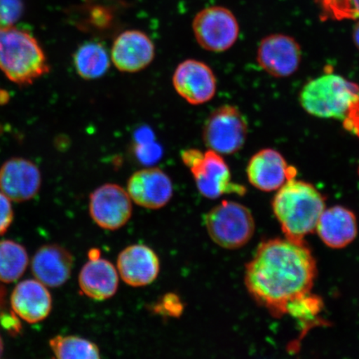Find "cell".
<instances>
[{
  "mask_svg": "<svg viewBox=\"0 0 359 359\" xmlns=\"http://www.w3.org/2000/svg\"><path fill=\"white\" fill-rule=\"evenodd\" d=\"M316 260L305 242L288 239L262 242L245 267L247 290L273 317L286 316L288 305L311 293Z\"/></svg>",
  "mask_w": 359,
  "mask_h": 359,
  "instance_id": "6da1fadb",
  "label": "cell"
},
{
  "mask_svg": "<svg viewBox=\"0 0 359 359\" xmlns=\"http://www.w3.org/2000/svg\"><path fill=\"white\" fill-rule=\"evenodd\" d=\"M299 102L309 114L343 121L349 131L359 133V86L342 76L327 74L309 81Z\"/></svg>",
  "mask_w": 359,
  "mask_h": 359,
  "instance_id": "7a4b0ae2",
  "label": "cell"
},
{
  "mask_svg": "<svg viewBox=\"0 0 359 359\" xmlns=\"http://www.w3.org/2000/svg\"><path fill=\"white\" fill-rule=\"evenodd\" d=\"M272 208L286 239L303 243L305 236L316 231L326 205L325 197L312 184L294 178L280 188Z\"/></svg>",
  "mask_w": 359,
  "mask_h": 359,
  "instance_id": "3957f363",
  "label": "cell"
},
{
  "mask_svg": "<svg viewBox=\"0 0 359 359\" xmlns=\"http://www.w3.org/2000/svg\"><path fill=\"white\" fill-rule=\"evenodd\" d=\"M0 70L20 86L34 83L50 71L38 40L15 26L0 27Z\"/></svg>",
  "mask_w": 359,
  "mask_h": 359,
  "instance_id": "277c9868",
  "label": "cell"
},
{
  "mask_svg": "<svg viewBox=\"0 0 359 359\" xmlns=\"http://www.w3.org/2000/svg\"><path fill=\"white\" fill-rule=\"evenodd\" d=\"M181 158L190 170L197 189L205 198L215 200L226 194H245L244 186L232 182L230 168L217 151L189 148L181 152Z\"/></svg>",
  "mask_w": 359,
  "mask_h": 359,
  "instance_id": "5b68a950",
  "label": "cell"
},
{
  "mask_svg": "<svg viewBox=\"0 0 359 359\" xmlns=\"http://www.w3.org/2000/svg\"><path fill=\"white\" fill-rule=\"evenodd\" d=\"M204 222L210 239L226 250L245 245L255 230L252 213L235 201H223L205 214Z\"/></svg>",
  "mask_w": 359,
  "mask_h": 359,
  "instance_id": "8992f818",
  "label": "cell"
},
{
  "mask_svg": "<svg viewBox=\"0 0 359 359\" xmlns=\"http://www.w3.org/2000/svg\"><path fill=\"white\" fill-rule=\"evenodd\" d=\"M248 123L236 107L223 105L206 119L202 138L208 149L221 155H231L245 145Z\"/></svg>",
  "mask_w": 359,
  "mask_h": 359,
  "instance_id": "52a82bcc",
  "label": "cell"
},
{
  "mask_svg": "<svg viewBox=\"0 0 359 359\" xmlns=\"http://www.w3.org/2000/svg\"><path fill=\"white\" fill-rule=\"evenodd\" d=\"M192 29L200 46L215 53L230 49L240 33L236 16L222 6L205 8L197 13L192 22Z\"/></svg>",
  "mask_w": 359,
  "mask_h": 359,
  "instance_id": "ba28073f",
  "label": "cell"
},
{
  "mask_svg": "<svg viewBox=\"0 0 359 359\" xmlns=\"http://www.w3.org/2000/svg\"><path fill=\"white\" fill-rule=\"evenodd\" d=\"M132 201L124 188L107 183L90 195L89 213L98 226L104 230H118L132 217Z\"/></svg>",
  "mask_w": 359,
  "mask_h": 359,
  "instance_id": "9c48e42d",
  "label": "cell"
},
{
  "mask_svg": "<svg viewBox=\"0 0 359 359\" xmlns=\"http://www.w3.org/2000/svg\"><path fill=\"white\" fill-rule=\"evenodd\" d=\"M172 84L184 100L191 105L204 104L217 93V82L214 72L205 62L187 60L175 69Z\"/></svg>",
  "mask_w": 359,
  "mask_h": 359,
  "instance_id": "30bf717a",
  "label": "cell"
},
{
  "mask_svg": "<svg viewBox=\"0 0 359 359\" xmlns=\"http://www.w3.org/2000/svg\"><path fill=\"white\" fill-rule=\"evenodd\" d=\"M299 44L290 36L277 34L267 36L260 42L257 62L262 69L276 78L294 74L302 62Z\"/></svg>",
  "mask_w": 359,
  "mask_h": 359,
  "instance_id": "8fae6325",
  "label": "cell"
},
{
  "mask_svg": "<svg viewBox=\"0 0 359 359\" xmlns=\"http://www.w3.org/2000/svg\"><path fill=\"white\" fill-rule=\"evenodd\" d=\"M127 191L134 203L149 210L167 205L173 196L172 179L158 168L137 170L129 177Z\"/></svg>",
  "mask_w": 359,
  "mask_h": 359,
  "instance_id": "7c38bea8",
  "label": "cell"
},
{
  "mask_svg": "<svg viewBox=\"0 0 359 359\" xmlns=\"http://www.w3.org/2000/svg\"><path fill=\"white\" fill-rule=\"evenodd\" d=\"M155 45L140 30H126L112 43L110 57L116 69L134 74L145 69L154 60Z\"/></svg>",
  "mask_w": 359,
  "mask_h": 359,
  "instance_id": "4fadbf2b",
  "label": "cell"
},
{
  "mask_svg": "<svg viewBox=\"0 0 359 359\" xmlns=\"http://www.w3.org/2000/svg\"><path fill=\"white\" fill-rule=\"evenodd\" d=\"M41 183V172L28 159L13 157L0 168V191L11 201L24 202L33 199Z\"/></svg>",
  "mask_w": 359,
  "mask_h": 359,
  "instance_id": "5bb4252c",
  "label": "cell"
},
{
  "mask_svg": "<svg viewBox=\"0 0 359 359\" xmlns=\"http://www.w3.org/2000/svg\"><path fill=\"white\" fill-rule=\"evenodd\" d=\"M246 173L251 185L269 192L279 190L289 180L294 179L297 172L279 151L267 148L251 157Z\"/></svg>",
  "mask_w": 359,
  "mask_h": 359,
  "instance_id": "9a60e30c",
  "label": "cell"
},
{
  "mask_svg": "<svg viewBox=\"0 0 359 359\" xmlns=\"http://www.w3.org/2000/svg\"><path fill=\"white\" fill-rule=\"evenodd\" d=\"M116 269L126 284L132 287L147 286L158 277L160 260L150 247L129 245L118 255Z\"/></svg>",
  "mask_w": 359,
  "mask_h": 359,
  "instance_id": "2e32d148",
  "label": "cell"
},
{
  "mask_svg": "<svg viewBox=\"0 0 359 359\" xmlns=\"http://www.w3.org/2000/svg\"><path fill=\"white\" fill-rule=\"evenodd\" d=\"M74 259L65 247L43 245L34 255L31 269L36 280L50 288L64 285L69 280Z\"/></svg>",
  "mask_w": 359,
  "mask_h": 359,
  "instance_id": "e0dca14e",
  "label": "cell"
},
{
  "mask_svg": "<svg viewBox=\"0 0 359 359\" xmlns=\"http://www.w3.org/2000/svg\"><path fill=\"white\" fill-rule=\"evenodd\" d=\"M13 313L22 320L35 324L46 318L52 311V297L46 286L34 280L22 281L11 297Z\"/></svg>",
  "mask_w": 359,
  "mask_h": 359,
  "instance_id": "ac0fdd59",
  "label": "cell"
},
{
  "mask_svg": "<svg viewBox=\"0 0 359 359\" xmlns=\"http://www.w3.org/2000/svg\"><path fill=\"white\" fill-rule=\"evenodd\" d=\"M316 231L330 248L343 249L356 239L357 218L351 210L336 205L324 210L318 219Z\"/></svg>",
  "mask_w": 359,
  "mask_h": 359,
  "instance_id": "d6986e66",
  "label": "cell"
},
{
  "mask_svg": "<svg viewBox=\"0 0 359 359\" xmlns=\"http://www.w3.org/2000/svg\"><path fill=\"white\" fill-rule=\"evenodd\" d=\"M81 291L97 302L109 299L116 294L119 285L118 269L109 260L89 259L79 276Z\"/></svg>",
  "mask_w": 359,
  "mask_h": 359,
  "instance_id": "ffe728a7",
  "label": "cell"
},
{
  "mask_svg": "<svg viewBox=\"0 0 359 359\" xmlns=\"http://www.w3.org/2000/svg\"><path fill=\"white\" fill-rule=\"evenodd\" d=\"M74 65L81 78L95 80L109 70L111 57L101 43H86L81 45L74 53Z\"/></svg>",
  "mask_w": 359,
  "mask_h": 359,
  "instance_id": "44dd1931",
  "label": "cell"
},
{
  "mask_svg": "<svg viewBox=\"0 0 359 359\" xmlns=\"http://www.w3.org/2000/svg\"><path fill=\"white\" fill-rule=\"evenodd\" d=\"M28 264V253L24 246L10 240L0 241V282L19 280Z\"/></svg>",
  "mask_w": 359,
  "mask_h": 359,
  "instance_id": "7402d4cb",
  "label": "cell"
},
{
  "mask_svg": "<svg viewBox=\"0 0 359 359\" xmlns=\"http://www.w3.org/2000/svg\"><path fill=\"white\" fill-rule=\"evenodd\" d=\"M49 346L57 358L97 359L101 358L96 344L79 336L57 335L49 341Z\"/></svg>",
  "mask_w": 359,
  "mask_h": 359,
  "instance_id": "603a6c76",
  "label": "cell"
},
{
  "mask_svg": "<svg viewBox=\"0 0 359 359\" xmlns=\"http://www.w3.org/2000/svg\"><path fill=\"white\" fill-rule=\"evenodd\" d=\"M323 307L324 304L322 299L309 293L290 303L287 307L286 314L294 317L302 324L307 325L309 322L316 320Z\"/></svg>",
  "mask_w": 359,
  "mask_h": 359,
  "instance_id": "cb8c5ba5",
  "label": "cell"
},
{
  "mask_svg": "<svg viewBox=\"0 0 359 359\" xmlns=\"http://www.w3.org/2000/svg\"><path fill=\"white\" fill-rule=\"evenodd\" d=\"M325 19H359V0H317Z\"/></svg>",
  "mask_w": 359,
  "mask_h": 359,
  "instance_id": "d4e9b609",
  "label": "cell"
},
{
  "mask_svg": "<svg viewBox=\"0 0 359 359\" xmlns=\"http://www.w3.org/2000/svg\"><path fill=\"white\" fill-rule=\"evenodd\" d=\"M152 311L164 317L179 318L183 313L184 304L177 294L168 293L154 304Z\"/></svg>",
  "mask_w": 359,
  "mask_h": 359,
  "instance_id": "484cf974",
  "label": "cell"
},
{
  "mask_svg": "<svg viewBox=\"0 0 359 359\" xmlns=\"http://www.w3.org/2000/svg\"><path fill=\"white\" fill-rule=\"evenodd\" d=\"M22 11V0H0V27L15 26Z\"/></svg>",
  "mask_w": 359,
  "mask_h": 359,
  "instance_id": "4316f807",
  "label": "cell"
},
{
  "mask_svg": "<svg viewBox=\"0 0 359 359\" xmlns=\"http://www.w3.org/2000/svg\"><path fill=\"white\" fill-rule=\"evenodd\" d=\"M13 219V210L11 200L0 191V236L10 228Z\"/></svg>",
  "mask_w": 359,
  "mask_h": 359,
  "instance_id": "83f0119b",
  "label": "cell"
},
{
  "mask_svg": "<svg viewBox=\"0 0 359 359\" xmlns=\"http://www.w3.org/2000/svg\"><path fill=\"white\" fill-rule=\"evenodd\" d=\"M353 39L354 44L356 45V47L359 50V19H358L355 25H354L353 31Z\"/></svg>",
  "mask_w": 359,
  "mask_h": 359,
  "instance_id": "f1b7e54d",
  "label": "cell"
},
{
  "mask_svg": "<svg viewBox=\"0 0 359 359\" xmlns=\"http://www.w3.org/2000/svg\"><path fill=\"white\" fill-rule=\"evenodd\" d=\"M88 259H96L101 258V251L97 248H93L88 251Z\"/></svg>",
  "mask_w": 359,
  "mask_h": 359,
  "instance_id": "f546056e",
  "label": "cell"
},
{
  "mask_svg": "<svg viewBox=\"0 0 359 359\" xmlns=\"http://www.w3.org/2000/svg\"><path fill=\"white\" fill-rule=\"evenodd\" d=\"M8 100V94L3 90H0V105L6 104Z\"/></svg>",
  "mask_w": 359,
  "mask_h": 359,
  "instance_id": "4dcf8cb0",
  "label": "cell"
},
{
  "mask_svg": "<svg viewBox=\"0 0 359 359\" xmlns=\"http://www.w3.org/2000/svg\"><path fill=\"white\" fill-rule=\"evenodd\" d=\"M3 353H4V343H3L1 336H0V357L2 356Z\"/></svg>",
  "mask_w": 359,
  "mask_h": 359,
  "instance_id": "1f68e13d",
  "label": "cell"
},
{
  "mask_svg": "<svg viewBox=\"0 0 359 359\" xmlns=\"http://www.w3.org/2000/svg\"><path fill=\"white\" fill-rule=\"evenodd\" d=\"M358 174H359V169H358Z\"/></svg>",
  "mask_w": 359,
  "mask_h": 359,
  "instance_id": "d6a6232c",
  "label": "cell"
}]
</instances>
